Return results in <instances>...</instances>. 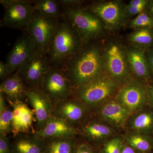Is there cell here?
<instances>
[{"label": "cell", "mask_w": 153, "mask_h": 153, "mask_svg": "<svg viewBox=\"0 0 153 153\" xmlns=\"http://www.w3.org/2000/svg\"><path fill=\"white\" fill-rule=\"evenodd\" d=\"M146 54L152 72V81H153V48L147 50Z\"/></svg>", "instance_id": "obj_34"}, {"label": "cell", "mask_w": 153, "mask_h": 153, "mask_svg": "<svg viewBox=\"0 0 153 153\" xmlns=\"http://www.w3.org/2000/svg\"><path fill=\"white\" fill-rule=\"evenodd\" d=\"M82 46L76 30L63 18V20L58 23L48 51L47 55L51 65L63 67Z\"/></svg>", "instance_id": "obj_3"}, {"label": "cell", "mask_w": 153, "mask_h": 153, "mask_svg": "<svg viewBox=\"0 0 153 153\" xmlns=\"http://www.w3.org/2000/svg\"><path fill=\"white\" fill-rule=\"evenodd\" d=\"M122 134L111 138L100 149L99 153H121L124 144Z\"/></svg>", "instance_id": "obj_30"}, {"label": "cell", "mask_w": 153, "mask_h": 153, "mask_svg": "<svg viewBox=\"0 0 153 153\" xmlns=\"http://www.w3.org/2000/svg\"><path fill=\"white\" fill-rule=\"evenodd\" d=\"M36 44L28 34L19 37L7 58L8 76L15 74L37 50Z\"/></svg>", "instance_id": "obj_14"}, {"label": "cell", "mask_w": 153, "mask_h": 153, "mask_svg": "<svg viewBox=\"0 0 153 153\" xmlns=\"http://www.w3.org/2000/svg\"><path fill=\"white\" fill-rule=\"evenodd\" d=\"M126 132L153 137V107L149 105L131 114L127 124Z\"/></svg>", "instance_id": "obj_21"}, {"label": "cell", "mask_w": 153, "mask_h": 153, "mask_svg": "<svg viewBox=\"0 0 153 153\" xmlns=\"http://www.w3.org/2000/svg\"><path fill=\"white\" fill-rule=\"evenodd\" d=\"M146 11L148 14L153 17V0L150 1V2Z\"/></svg>", "instance_id": "obj_38"}, {"label": "cell", "mask_w": 153, "mask_h": 153, "mask_svg": "<svg viewBox=\"0 0 153 153\" xmlns=\"http://www.w3.org/2000/svg\"><path fill=\"white\" fill-rule=\"evenodd\" d=\"M126 5L120 0L100 1L85 8L101 20L108 33H114L126 26L127 20L124 16Z\"/></svg>", "instance_id": "obj_8"}, {"label": "cell", "mask_w": 153, "mask_h": 153, "mask_svg": "<svg viewBox=\"0 0 153 153\" xmlns=\"http://www.w3.org/2000/svg\"><path fill=\"white\" fill-rule=\"evenodd\" d=\"M0 153H12L10 140L7 135L0 136Z\"/></svg>", "instance_id": "obj_32"}, {"label": "cell", "mask_w": 153, "mask_h": 153, "mask_svg": "<svg viewBox=\"0 0 153 153\" xmlns=\"http://www.w3.org/2000/svg\"><path fill=\"white\" fill-rule=\"evenodd\" d=\"M8 76V67L7 63L0 61V78L4 79Z\"/></svg>", "instance_id": "obj_36"}, {"label": "cell", "mask_w": 153, "mask_h": 153, "mask_svg": "<svg viewBox=\"0 0 153 153\" xmlns=\"http://www.w3.org/2000/svg\"><path fill=\"white\" fill-rule=\"evenodd\" d=\"M148 101L149 105L153 107V81L148 83Z\"/></svg>", "instance_id": "obj_35"}, {"label": "cell", "mask_w": 153, "mask_h": 153, "mask_svg": "<svg viewBox=\"0 0 153 153\" xmlns=\"http://www.w3.org/2000/svg\"></svg>", "instance_id": "obj_39"}, {"label": "cell", "mask_w": 153, "mask_h": 153, "mask_svg": "<svg viewBox=\"0 0 153 153\" xmlns=\"http://www.w3.org/2000/svg\"><path fill=\"white\" fill-rule=\"evenodd\" d=\"M102 43L98 40L82 46L76 55L61 67L71 79L75 90L105 73Z\"/></svg>", "instance_id": "obj_1"}, {"label": "cell", "mask_w": 153, "mask_h": 153, "mask_svg": "<svg viewBox=\"0 0 153 153\" xmlns=\"http://www.w3.org/2000/svg\"><path fill=\"white\" fill-rule=\"evenodd\" d=\"M78 137L97 149L111 138L122 134L120 132L90 115L76 128Z\"/></svg>", "instance_id": "obj_9"}, {"label": "cell", "mask_w": 153, "mask_h": 153, "mask_svg": "<svg viewBox=\"0 0 153 153\" xmlns=\"http://www.w3.org/2000/svg\"><path fill=\"white\" fill-rule=\"evenodd\" d=\"M146 52L142 49L128 45L129 66L132 76L134 78L149 83L152 81V72Z\"/></svg>", "instance_id": "obj_18"}, {"label": "cell", "mask_w": 153, "mask_h": 153, "mask_svg": "<svg viewBox=\"0 0 153 153\" xmlns=\"http://www.w3.org/2000/svg\"><path fill=\"white\" fill-rule=\"evenodd\" d=\"M127 44L146 51L153 48V28L133 30L126 37Z\"/></svg>", "instance_id": "obj_23"}, {"label": "cell", "mask_w": 153, "mask_h": 153, "mask_svg": "<svg viewBox=\"0 0 153 153\" xmlns=\"http://www.w3.org/2000/svg\"><path fill=\"white\" fill-rule=\"evenodd\" d=\"M13 109L7 105L0 108V136L7 135L12 132Z\"/></svg>", "instance_id": "obj_29"}, {"label": "cell", "mask_w": 153, "mask_h": 153, "mask_svg": "<svg viewBox=\"0 0 153 153\" xmlns=\"http://www.w3.org/2000/svg\"><path fill=\"white\" fill-rule=\"evenodd\" d=\"M125 143L140 153L153 152V137L126 132L122 134Z\"/></svg>", "instance_id": "obj_24"}, {"label": "cell", "mask_w": 153, "mask_h": 153, "mask_svg": "<svg viewBox=\"0 0 153 153\" xmlns=\"http://www.w3.org/2000/svg\"><path fill=\"white\" fill-rule=\"evenodd\" d=\"M76 137L46 139L44 153H73Z\"/></svg>", "instance_id": "obj_25"}, {"label": "cell", "mask_w": 153, "mask_h": 153, "mask_svg": "<svg viewBox=\"0 0 153 153\" xmlns=\"http://www.w3.org/2000/svg\"><path fill=\"white\" fill-rule=\"evenodd\" d=\"M126 26L133 30L153 28V17L145 11L132 19L127 20Z\"/></svg>", "instance_id": "obj_28"}, {"label": "cell", "mask_w": 153, "mask_h": 153, "mask_svg": "<svg viewBox=\"0 0 153 153\" xmlns=\"http://www.w3.org/2000/svg\"><path fill=\"white\" fill-rule=\"evenodd\" d=\"M26 96L35 113L36 130L41 129L52 115L54 105L40 88H27Z\"/></svg>", "instance_id": "obj_16"}, {"label": "cell", "mask_w": 153, "mask_h": 153, "mask_svg": "<svg viewBox=\"0 0 153 153\" xmlns=\"http://www.w3.org/2000/svg\"><path fill=\"white\" fill-rule=\"evenodd\" d=\"M150 0H131L126 4L124 16L126 20H129L146 11Z\"/></svg>", "instance_id": "obj_27"}, {"label": "cell", "mask_w": 153, "mask_h": 153, "mask_svg": "<svg viewBox=\"0 0 153 153\" xmlns=\"http://www.w3.org/2000/svg\"><path fill=\"white\" fill-rule=\"evenodd\" d=\"M27 88L17 72L7 77L0 85V92L10 102H24L25 98L27 99Z\"/></svg>", "instance_id": "obj_22"}, {"label": "cell", "mask_w": 153, "mask_h": 153, "mask_svg": "<svg viewBox=\"0 0 153 153\" xmlns=\"http://www.w3.org/2000/svg\"><path fill=\"white\" fill-rule=\"evenodd\" d=\"M58 23V19L46 16L38 11H35L26 30L38 51L48 55Z\"/></svg>", "instance_id": "obj_7"}, {"label": "cell", "mask_w": 153, "mask_h": 153, "mask_svg": "<svg viewBox=\"0 0 153 153\" xmlns=\"http://www.w3.org/2000/svg\"><path fill=\"white\" fill-rule=\"evenodd\" d=\"M121 153H140L124 143Z\"/></svg>", "instance_id": "obj_37"}, {"label": "cell", "mask_w": 153, "mask_h": 153, "mask_svg": "<svg viewBox=\"0 0 153 153\" xmlns=\"http://www.w3.org/2000/svg\"><path fill=\"white\" fill-rule=\"evenodd\" d=\"M121 86L105 73L76 88L74 97L91 110L114 98Z\"/></svg>", "instance_id": "obj_5"}, {"label": "cell", "mask_w": 153, "mask_h": 153, "mask_svg": "<svg viewBox=\"0 0 153 153\" xmlns=\"http://www.w3.org/2000/svg\"><path fill=\"white\" fill-rule=\"evenodd\" d=\"M4 8L2 25L13 29H26L35 11L31 2L24 0H17Z\"/></svg>", "instance_id": "obj_15"}, {"label": "cell", "mask_w": 153, "mask_h": 153, "mask_svg": "<svg viewBox=\"0 0 153 153\" xmlns=\"http://www.w3.org/2000/svg\"><path fill=\"white\" fill-rule=\"evenodd\" d=\"M62 16L76 30L82 46L108 36L109 33L101 20L85 7H64Z\"/></svg>", "instance_id": "obj_4"}, {"label": "cell", "mask_w": 153, "mask_h": 153, "mask_svg": "<svg viewBox=\"0 0 153 153\" xmlns=\"http://www.w3.org/2000/svg\"><path fill=\"white\" fill-rule=\"evenodd\" d=\"M91 114L117 129L122 134L125 132L127 124L131 114L115 98L91 110Z\"/></svg>", "instance_id": "obj_13"}, {"label": "cell", "mask_w": 153, "mask_h": 153, "mask_svg": "<svg viewBox=\"0 0 153 153\" xmlns=\"http://www.w3.org/2000/svg\"><path fill=\"white\" fill-rule=\"evenodd\" d=\"M148 82L133 77L121 86L115 99L131 114L149 105Z\"/></svg>", "instance_id": "obj_10"}, {"label": "cell", "mask_w": 153, "mask_h": 153, "mask_svg": "<svg viewBox=\"0 0 153 153\" xmlns=\"http://www.w3.org/2000/svg\"><path fill=\"white\" fill-rule=\"evenodd\" d=\"M10 142L12 153H44L46 140L32 132L13 136Z\"/></svg>", "instance_id": "obj_20"}, {"label": "cell", "mask_w": 153, "mask_h": 153, "mask_svg": "<svg viewBox=\"0 0 153 153\" xmlns=\"http://www.w3.org/2000/svg\"><path fill=\"white\" fill-rule=\"evenodd\" d=\"M102 43L104 72L120 86L133 78L128 57L127 44L120 36L108 35Z\"/></svg>", "instance_id": "obj_2"}, {"label": "cell", "mask_w": 153, "mask_h": 153, "mask_svg": "<svg viewBox=\"0 0 153 153\" xmlns=\"http://www.w3.org/2000/svg\"><path fill=\"white\" fill-rule=\"evenodd\" d=\"M34 133L44 139L69 138L77 136L76 129L65 121L52 115L43 128L35 130Z\"/></svg>", "instance_id": "obj_19"}, {"label": "cell", "mask_w": 153, "mask_h": 153, "mask_svg": "<svg viewBox=\"0 0 153 153\" xmlns=\"http://www.w3.org/2000/svg\"><path fill=\"white\" fill-rule=\"evenodd\" d=\"M60 5L66 7H81L85 1L81 0H60L58 1Z\"/></svg>", "instance_id": "obj_33"}, {"label": "cell", "mask_w": 153, "mask_h": 153, "mask_svg": "<svg viewBox=\"0 0 153 153\" xmlns=\"http://www.w3.org/2000/svg\"><path fill=\"white\" fill-rule=\"evenodd\" d=\"M13 112L12 132L13 136L32 132L33 122L36 121L33 110L28 107L25 102H9Z\"/></svg>", "instance_id": "obj_17"}, {"label": "cell", "mask_w": 153, "mask_h": 153, "mask_svg": "<svg viewBox=\"0 0 153 153\" xmlns=\"http://www.w3.org/2000/svg\"><path fill=\"white\" fill-rule=\"evenodd\" d=\"M50 66L48 55L37 49L33 56L16 72L27 88H40Z\"/></svg>", "instance_id": "obj_11"}, {"label": "cell", "mask_w": 153, "mask_h": 153, "mask_svg": "<svg viewBox=\"0 0 153 153\" xmlns=\"http://www.w3.org/2000/svg\"><path fill=\"white\" fill-rule=\"evenodd\" d=\"M53 105L74 97V89L71 79L62 68L51 65L40 88Z\"/></svg>", "instance_id": "obj_6"}, {"label": "cell", "mask_w": 153, "mask_h": 153, "mask_svg": "<svg viewBox=\"0 0 153 153\" xmlns=\"http://www.w3.org/2000/svg\"><path fill=\"white\" fill-rule=\"evenodd\" d=\"M91 113L88 106L74 96L54 105L52 115L65 121L76 129Z\"/></svg>", "instance_id": "obj_12"}, {"label": "cell", "mask_w": 153, "mask_h": 153, "mask_svg": "<svg viewBox=\"0 0 153 153\" xmlns=\"http://www.w3.org/2000/svg\"><path fill=\"white\" fill-rule=\"evenodd\" d=\"M73 153H99V150L76 137Z\"/></svg>", "instance_id": "obj_31"}, {"label": "cell", "mask_w": 153, "mask_h": 153, "mask_svg": "<svg viewBox=\"0 0 153 153\" xmlns=\"http://www.w3.org/2000/svg\"><path fill=\"white\" fill-rule=\"evenodd\" d=\"M60 3L54 0H38L33 4L35 11H38L44 16L58 19L62 16Z\"/></svg>", "instance_id": "obj_26"}]
</instances>
